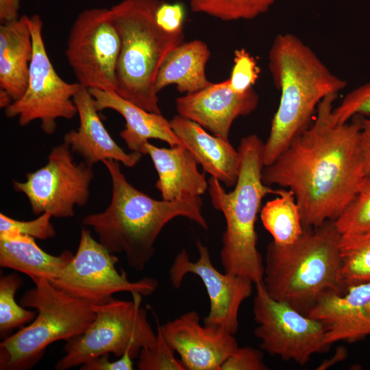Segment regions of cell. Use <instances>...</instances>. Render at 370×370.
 <instances>
[{"label": "cell", "mask_w": 370, "mask_h": 370, "mask_svg": "<svg viewBox=\"0 0 370 370\" xmlns=\"http://www.w3.org/2000/svg\"><path fill=\"white\" fill-rule=\"evenodd\" d=\"M308 316L326 327L325 342L353 343L370 336V282L325 294Z\"/></svg>", "instance_id": "cell-17"}, {"label": "cell", "mask_w": 370, "mask_h": 370, "mask_svg": "<svg viewBox=\"0 0 370 370\" xmlns=\"http://www.w3.org/2000/svg\"><path fill=\"white\" fill-rule=\"evenodd\" d=\"M337 96L324 97L312 124L262 171L264 184L293 192L304 229L334 221L367 176L360 146L361 116L336 123L332 110Z\"/></svg>", "instance_id": "cell-1"}, {"label": "cell", "mask_w": 370, "mask_h": 370, "mask_svg": "<svg viewBox=\"0 0 370 370\" xmlns=\"http://www.w3.org/2000/svg\"><path fill=\"white\" fill-rule=\"evenodd\" d=\"M52 217L49 212H45L32 221H18L1 213L0 235L18 234L40 240L52 238L56 235L50 221Z\"/></svg>", "instance_id": "cell-31"}, {"label": "cell", "mask_w": 370, "mask_h": 370, "mask_svg": "<svg viewBox=\"0 0 370 370\" xmlns=\"http://www.w3.org/2000/svg\"><path fill=\"white\" fill-rule=\"evenodd\" d=\"M341 277L345 289L370 282V232L341 235Z\"/></svg>", "instance_id": "cell-26"}, {"label": "cell", "mask_w": 370, "mask_h": 370, "mask_svg": "<svg viewBox=\"0 0 370 370\" xmlns=\"http://www.w3.org/2000/svg\"><path fill=\"white\" fill-rule=\"evenodd\" d=\"M13 102L12 98L3 90L0 89V107L6 108Z\"/></svg>", "instance_id": "cell-40"}, {"label": "cell", "mask_w": 370, "mask_h": 370, "mask_svg": "<svg viewBox=\"0 0 370 370\" xmlns=\"http://www.w3.org/2000/svg\"><path fill=\"white\" fill-rule=\"evenodd\" d=\"M370 114V82L354 89L332 110L333 121L338 124L349 121L356 116Z\"/></svg>", "instance_id": "cell-32"}, {"label": "cell", "mask_w": 370, "mask_h": 370, "mask_svg": "<svg viewBox=\"0 0 370 370\" xmlns=\"http://www.w3.org/2000/svg\"><path fill=\"white\" fill-rule=\"evenodd\" d=\"M23 279L16 273L3 275L0 278V332L5 338L13 329L21 327L35 318L34 311L17 304L15 293L22 286Z\"/></svg>", "instance_id": "cell-28"}, {"label": "cell", "mask_w": 370, "mask_h": 370, "mask_svg": "<svg viewBox=\"0 0 370 370\" xmlns=\"http://www.w3.org/2000/svg\"><path fill=\"white\" fill-rule=\"evenodd\" d=\"M206 42L193 40L182 42L171 50L158 71L156 90L158 93L174 84L180 93L191 94L209 86L212 82L206 75V66L210 58Z\"/></svg>", "instance_id": "cell-23"}, {"label": "cell", "mask_w": 370, "mask_h": 370, "mask_svg": "<svg viewBox=\"0 0 370 370\" xmlns=\"http://www.w3.org/2000/svg\"><path fill=\"white\" fill-rule=\"evenodd\" d=\"M255 285L253 313L258 326L254 335L262 350L299 365L308 363L313 354L330 350L331 345L325 342L326 327L321 321L275 300L263 282Z\"/></svg>", "instance_id": "cell-10"}, {"label": "cell", "mask_w": 370, "mask_h": 370, "mask_svg": "<svg viewBox=\"0 0 370 370\" xmlns=\"http://www.w3.org/2000/svg\"><path fill=\"white\" fill-rule=\"evenodd\" d=\"M275 0H188L193 12L225 21L252 19L265 12Z\"/></svg>", "instance_id": "cell-27"}, {"label": "cell", "mask_w": 370, "mask_h": 370, "mask_svg": "<svg viewBox=\"0 0 370 370\" xmlns=\"http://www.w3.org/2000/svg\"><path fill=\"white\" fill-rule=\"evenodd\" d=\"M185 9L180 3L160 2L156 11L158 24L166 32L177 33L183 32Z\"/></svg>", "instance_id": "cell-35"}, {"label": "cell", "mask_w": 370, "mask_h": 370, "mask_svg": "<svg viewBox=\"0 0 370 370\" xmlns=\"http://www.w3.org/2000/svg\"><path fill=\"white\" fill-rule=\"evenodd\" d=\"M334 221L304 229L293 243L267 247L263 284L269 295L308 315L319 299L342 294L340 243Z\"/></svg>", "instance_id": "cell-4"}, {"label": "cell", "mask_w": 370, "mask_h": 370, "mask_svg": "<svg viewBox=\"0 0 370 370\" xmlns=\"http://www.w3.org/2000/svg\"><path fill=\"white\" fill-rule=\"evenodd\" d=\"M278 195L262 207L260 219L264 228L271 235L272 241L285 246L295 243L303 234L304 228L293 192L278 189Z\"/></svg>", "instance_id": "cell-25"}, {"label": "cell", "mask_w": 370, "mask_h": 370, "mask_svg": "<svg viewBox=\"0 0 370 370\" xmlns=\"http://www.w3.org/2000/svg\"><path fill=\"white\" fill-rule=\"evenodd\" d=\"M73 101L77 109L79 125L64 136V143L73 153L79 154L89 165L113 160L128 167L134 166L142 153L125 152L114 140L104 127L96 109L95 101L88 89L82 88Z\"/></svg>", "instance_id": "cell-18"}, {"label": "cell", "mask_w": 370, "mask_h": 370, "mask_svg": "<svg viewBox=\"0 0 370 370\" xmlns=\"http://www.w3.org/2000/svg\"><path fill=\"white\" fill-rule=\"evenodd\" d=\"M260 350L250 347H238L223 362L221 370H267Z\"/></svg>", "instance_id": "cell-34"}, {"label": "cell", "mask_w": 370, "mask_h": 370, "mask_svg": "<svg viewBox=\"0 0 370 370\" xmlns=\"http://www.w3.org/2000/svg\"><path fill=\"white\" fill-rule=\"evenodd\" d=\"M263 147L256 134L241 140L238 147L241 166L232 191L227 193L213 177L208 181L211 203L223 213L226 223L220 253L224 271L248 278L254 284L263 282L264 270L257 249V216L262 199L268 194L278 193V189H273L262 180Z\"/></svg>", "instance_id": "cell-5"}, {"label": "cell", "mask_w": 370, "mask_h": 370, "mask_svg": "<svg viewBox=\"0 0 370 370\" xmlns=\"http://www.w3.org/2000/svg\"><path fill=\"white\" fill-rule=\"evenodd\" d=\"M269 66L280 90L278 110L263 147L264 166L271 164L291 140L310 125L319 102L337 94L347 82L333 74L297 36L278 35L269 53Z\"/></svg>", "instance_id": "cell-3"}, {"label": "cell", "mask_w": 370, "mask_h": 370, "mask_svg": "<svg viewBox=\"0 0 370 370\" xmlns=\"http://www.w3.org/2000/svg\"><path fill=\"white\" fill-rule=\"evenodd\" d=\"M132 300L113 298L103 304H92L95 319L81 335L67 341L65 355L55 367L66 370L106 354L119 358L128 353L134 359L142 349L151 346L156 334L142 307V295L132 293Z\"/></svg>", "instance_id": "cell-8"}, {"label": "cell", "mask_w": 370, "mask_h": 370, "mask_svg": "<svg viewBox=\"0 0 370 370\" xmlns=\"http://www.w3.org/2000/svg\"><path fill=\"white\" fill-rule=\"evenodd\" d=\"M161 0H123L110 8L121 49L116 92L149 111L161 114L156 77L169 53L183 42V32L170 33L157 23Z\"/></svg>", "instance_id": "cell-6"}, {"label": "cell", "mask_w": 370, "mask_h": 370, "mask_svg": "<svg viewBox=\"0 0 370 370\" xmlns=\"http://www.w3.org/2000/svg\"><path fill=\"white\" fill-rule=\"evenodd\" d=\"M20 0H0V23L4 24L18 17Z\"/></svg>", "instance_id": "cell-38"}, {"label": "cell", "mask_w": 370, "mask_h": 370, "mask_svg": "<svg viewBox=\"0 0 370 370\" xmlns=\"http://www.w3.org/2000/svg\"><path fill=\"white\" fill-rule=\"evenodd\" d=\"M172 130L204 171L227 187L234 186L241 156L229 139L208 133L197 123L179 114L170 120Z\"/></svg>", "instance_id": "cell-19"}, {"label": "cell", "mask_w": 370, "mask_h": 370, "mask_svg": "<svg viewBox=\"0 0 370 370\" xmlns=\"http://www.w3.org/2000/svg\"><path fill=\"white\" fill-rule=\"evenodd\" d=\"M120 49L110 9L93 8L81 12L74 21L65 56L81 86L116 91Z\"/></svg>", "instance_id": "cell-11"}, {"label": "cell", "mask_w": 370, "mask_h": 370, "mask_svg": "<svg viewBox=\"0 0 370 370\" xmlns=\"http://www.w3.org/2000/svg\"><path fill=\"white\" fill-rule=\"evenodd\" d=\"M88 90L98 111L113 110L124 118L125 126L120 136L132 152L142 153L144 144L149 139L164 141L170 147L182 145L171 128L170 121L162 114L149 112L125 99L115 91Z\"/></svg>", "instance_id": "cell-21"}, {"label": "cell", "mask_w": 370, "mask_h": 370, "mask_svg": "<svg viewBox=\"0 0 370 370\" xmlns=\"http://www.w3.org/2000/svg\"><path fill=\"white\" fill-rule=\"evenodd\" d=\"M102 163L111 179L110 202L103 211L86 215L82 222L93 228L99 243L110 253H124L133 269L140 271L148 264L160 233L172 219L186 217L208 230L199 196L156 200L127 180L119 162L108 160Z\"/></svg>", "instance_id": "cell-2"}, {"label": "cell", "mask_w": 370, "mask_h": 370, "mask_svg": "<svg viewBox=\"0 0 370 370\" xmlns=\"http://www.w3.org/2000/svg\"><path fill=\"white\" fill-rule=\"evenodd\" d=\"M360 146L365 171L367 175H370V114L361 116Z\"/></svg>", "instance_id": "cell-37"}, {"label": "cell", "mask_w": 370, "mask_h": 370, "mask_svg": "<svg viewBox=\"0 0 370 370\" xmlns=\"http://www.w3.org/2000/svg\"><path fill=\"white\" fill-rule=\"evenodd\" d=\"M33 56V40L29 16L0 25V89L13 102L22 97L29 79Z\"/></svg>", "instance_id": "cell-22"}, {"label": "cell", "mask_w": 370, "mask_h": 370, "mask_svg": "<svg viewBox=\"0 0 370 370\" xmlns=\"http://www.w3.org/2000/svg\"><path fill=\"white\" fill-rule=\"evenodd\" d=\"M260 73L255 59L245 49L234 51V66L229 79L231 88L238 93H245L256 82Z\"/></svg>", "instance_id": "cell-33"}, {"label": "cell", "mask_w": 370, "mask_h": 370, "mask_svg": "<svg viewBox=\"0 0 370 370\" xmlns=\"http://www.w3.org/2000/svg\"><path fill=\"white\" fill-rule=\"evenodd\" d=\"M199 258L193 262L185 249L180 251L169 269L172 286L178 288L184 278L194 274L202 281L210 299V311L204 325L221 328L235 334L238 328V312L242 303L250 297L254 282L248 278L221 273L210 260L208 247L197 241Z\"/></svg>", "instance_id": "cell-14"}, {"label": "cell", "mask_w": 370, "mask_h": 370, "mask_svg": "<svg viewBox=\"0 0 370 370\" xmlns=\"http://www.w3.org/2000/svg\"><path fill=\"white\" fill-rule=\"evenodd\" d=\"M159 326L186 370H221L238 347L234 334L226 330L201 325L196 311L187 312Z\"/></svg>", "instance_id": "cell-15"}, {"label": "cell", "mask_w": 370, "mask_h": 370, "mask_svg": "<svg viewBox=\"0 0 370 370\" xmlns=\"http://www.w3.org/2000/svg\"><path fill=\"white\" fill-rule=\"evenodd\" d=\"M258 96L254 88L245 93L234 91L229 79L212 83L198 92L175 99L179 115L188 119L214 135L229 139L234 121L256 110Z\"/></svg>", "instance_id": "cell-16"}, {"label": "cell", "mask_w": 370, "mask_h": 370, "mask_svg": "<svg viewBox=\"0 0 370 370\" xmlns=\"http://www.w3.org/2000/svg\"><path fill=\"white\" fill-rule=\"evenodd\" d=\"M94 177L92 166L77 163L65 143L53 147L47 164L26 174L25 182L12 181L14 190L28 199L34 214L49 212L55 218H70L75 206L86 204Z\"/></svg>", "instance_id": "cell-13"}, {"label": "cell", "mask_w": 370, "mask_h": 370, "mask_svg": "<svg viewBox=\"0 0 370 370\" xmlns=\"http://www.w3.org/2000/svg\"><path fill=\"white\" fill-rule=\"evenodd\" d=\"M118 258L96 241L88 229L82 228L75 254L56 278L49 281L54 286L92 304H103L119 292H136L143 296L156 291V279L144 278L133 282L126 273L118 272Z\"/></svg>", "instance_id": "cell-12"}, {"label": "cell", "mask_w": 370, "mask_h": 370, "mask_svg": "<svg viewBox=\"0 0 370 370\" xmlns=\"http://www.w3.org/2000/svg\"><path fill=\"white\" fill-rule=\"evenodd\" d=\"M73 256L67 250L59 256L51 255L40 249L30 236L0 235V266L23 273L32 280L56 278Z\"/></svg>", "instance_id": "cell-24"}, {"label": "cell", "mask_w": 370, "mask_h": 370, "mask_svg": "<svg viewBox=\"0 0 370 370\" xmlns=\"http://www.w3.org/2000/svg\"><path fill=\"white\" fill-rule=\"evenodd\" d=\"M29 25L33 56L27 86L22 97L5 109V114L17 117L23 127L38 120L42 130L51 135L56 130L58 119L70 120L77 114L73 98L82 86L78 82H66L56 73L45 46L40 16H29Z\"/></svg>", "instance_id": "cell-9"}, {"label": "cell", "mask_w": 370, "mask_h": 370, "mask_svg": "<svg viewBox=\"0 0 370 370\" xmlns=\"http://www.w3.org/2000/svg\"><path fill=\"white\" fill-rule=\"evenodd\" d=\"M109 354L101 355L84 365L81 370H132L134 369L133 358L128 353H125L118 360L110 361Z\"/></svg>", "instance_id": "cell-36"}, {"label": "cell", "mask_w": 370, "mask_h": 370, "mask_svg": "<svg viewBox=\"0 0 370 370\" xmlns=\"http://www.w3.org/2000/svg\"><path fill=\"white\" fill-rule=\"evenodd\" d=\"M35 287L22 296L20 304L38 314L31 323L0 343V369L32 368L51 343L83 334L95 319L92 304L54 286L45 278L32 280Z\"/></svg>", "instance_id": "cell-7"}, {"label": "cell", "mask_w": 370, "mask_h": 370, "mask_svg": "<svg viewBox=\"0 0 370 370\" xmlns=\"http://www.w3.org/2000/svg\"><path fill=\"white\" fill-rule=\"evenodd\" d=\"M142 154H147L158 173L156 188L162 199L175 201L188 196H200L208 188V182L197 168L192 153L182 145L160 148L146 142Z\"/></svg>", "instance_id": "cell-20"}, {"label": "cell", "mask_w": 370, "mask_h": 370, "mask_svg": "<svg viewBox=\"0 0 370 370\" xmlns=\"http://www.w3.org/2000/svg\"><path fill=\"white\" fill-rule=\"evenodd\" d=\"M334 223L342 236L370 232V175Z\"/></svg>", "instance_id": "cell-29"}, {"label": "cell", "mask_w": 370, "mask_h": 370, "mask_svg": "<svg viewBox=\"0 0 370 370\" xmlns=\"http://www.w3.org/2000/svg\"><path fill=\"white\" fill-rule=\"evenodd\" d=\"M156 340L151 346L142 349L137 367L140 370H186L180 360L165 341L159 325Z\"/></svg>", "instance_id": "cell-30"}, {"label": "cell", "mask_w": 370, "mask_h": 370, "mask_svg": "<svg viewBox=\"0 0 370 370\" xmlns=\"http://www.w3.org/2000/svg\"><path fill=\"white\" fill-rule=\"evenodd\" d=\"M348 355L346 347L343 346L338 347L334 355L323 361L318 366L317 369L324 370L340 362L345 360Z\"/></svg>", "instance_id": "cell-39"}]
</instances>
